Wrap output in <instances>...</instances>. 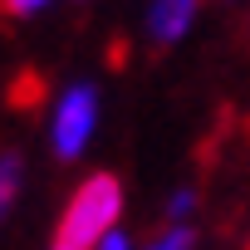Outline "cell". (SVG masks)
<instances>
[{
  "mask_svg": "<svg viewBox=\"0 0 250 250\" xmlns=\"http://www.w3.org/2000/svg\"><path fill=\"white\" fill-rule=\"evenodd\" d=\"M118 211H123V187H118V177H108V172L88 177V182L79 187V196L69 201L64 221H59V245H74V250L98 245V240L108 235V226L118 221Z\"/></svg>",
  "mask_w": 250,
  "mask_h": 250,
  "instance_id": "1",
  "label": "cell"
},
{
  "mask_svg": "<svg viewBox=\"0 0 250 250\" xmlns=\"http://www.w3.org/2000/svg\"><path fill=\"white\" fill-rule=\"evenodd\" d=\"M93 118H98V93L88 83L69 88L64 103H59V118H54V152L59 157H79L88 133H93Z\"/></svg>",
  "mask_w": 250,
  "mask_h": 250,
  "instance_id": "2",
  "label": "cell"
},
{
  "mask_svg": "<svg viewBox=\"0 0 250 250\" xmlns=\"http://www.w3.org/2000/svg\"><path fill=\"white\" fill-rule=\"evenodd\" d=\"M191 15H196V0H152V15H147L152 20V40H162V44L182 40Z\"/></svg>",
  "mask_w": 250,
  "mask_h": 250,
  "instance_id": "3",
  "label": "cell"
},
{
  "mask_svg": "<svg viewBox=\"0 0 250 250\" xmlns=\"http://www.w3.org/2000/svg\"><path fill=\"white\" fill-rule=\"evenodd\" d=\"M15 187H20V157H15V152H0V216L10 211Z\"/></svg>",
  "mask_w": 250,
  "mask_h": 250,
  "instance_id": "4",
  "label": "cell"
},
{
  "mask_svg": "<svg viewBox=\"0 0 250 250\" xmlns=\"http://www.w3.org/2000/svg\"><path fill=\"white\" fill-rule=\"evenodd\" d=\"M152 250H191V230H187V226H177V230H172V235H162Z\"/></svg>",
  "mask_w": 250,
  "mask_h": 250,
  "instance_id": "5",
  "label": "cell"
},
{
  "mask_svg": "<svg viewBox=\"0 0 250 250\" xmlns=\"http://www.w3.org/2000/svg\"><path fill=\"white\" fill-rule=\"evenodd\" d=\"M0 5H5L10 15H35V10H44L49 0H0Z\"/></svg>",
  "mask_w": 250,
  "mask_h": 250,
  "instance_id": "6",
  "label": "cell"
},
{
  "mask_svg": "<svg viewBox=\"0 0 250 250\" xmlns=\"http://www.w3.org/2000/svg\"><path fill=\"white\" fill-rule=\"evenodd\" d=\"M40 88H44L40 79H25V83H15V108H30V98H35Z\"/></svg>",
  "mask_w": 250,
  "mask_h": 250,
  "instance_id": "7",
  "label": "cell"
},
{
  "mask_svg": "<svg viewBox=\"0 0 250 250\" xmlns=\"http://www.w3.org/2000/svg\"><path fill=\"white\" fill-rule=\"evenodd\" d=\"M191 201H196L191 191H177V196H172V206H167V211H172V221H182V216L191 211Z\"/></svg>",
  "mask_w": 250,
  "mask_h": 250,
  "instance_id": "8",
  "label": "cell"
},
{
  "mask_svg": "<svg viewBox=\"0 0 250 250\" xmlns=\"http://www.w3.org/2000/svg\"><path fill=\"white\" fill-rule=\"evenodd\" d=\"M98 250H128V240H123V235H113V230H108V235H103V245H98Z\"/></svg>",
  "mask_w": 250,
  "mask_h": 250,
  "instance_id": "9",
  "label": "cell"
},
{
  "mask_svg": "<svg viewBox=\"0 0 250 250\" xmlns=\"http://www.w3.org/2000/svg\"><path fill=\"white\" fill-rule=\"evenodd\" d=\"M54 250H74V245H59V240H54Z\"/></svg>",
  "mask_w": 250,
  "mask_h": 250,
  "instance_id": "10",
  "label": "cell"
}]
</instances>
